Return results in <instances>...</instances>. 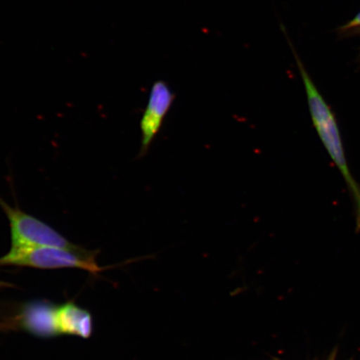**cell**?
Listing matches in <instances>:
<instances>
[{
	"mask_svg": "<svg viewBox=\"0 0 360 360\" xmlns=\"http://www.w3.org/2000/svg\"><path fill=\"white\" fill-rule=\"evenodd\" d=\"M292 56H295L297 66L302 78L306 97L309 105L310 116H311L314 127L319 139L330 155L333 163L339 169L347 186L351 199L354 204L355 219V231L360 232V184L353 177L346 159L343 141L338 124L335 115L330 105L319 92L316 85L310 77L307 70L301 61L298 53L296 52L290 39L285 34Z\"/></svg>",
	"mask_w": 360,
	"mask_h": 360,
	"instance_id": "obj_1",
	"label": "cell"
},
{
	"mask_svg": "<svg viewBox=\"0 0 360 360\" xmlns=\"http://www.w3.org/2000/svg\"><path fill=\"white\" fill-rule=\"evenodd\" d=\"M96 252L72 250L58 247L11 248L0 258V266L30 267L40 269H79L92 274L101 273L102 268L96 262Z\"/></svg>",
	"mask_w": 360,
	"mask_h": 360,
	"instance_id": "obj_2",
	"label": "cell"
},
{
	"mask_svg": "<svg viewBox=\"0 0 360 360\" xmlns=\"http://www.w3.org/2000/svg\"><path fill=\"white\" fill-rule=\"evenodd\" d=\"M0 206L10 222L11 248L45 246L72 250L83 249V247L71 243L49 224L25 213L19 207H12L1 198Z\"/></svg>",
	"mask_w": 360,
	"mask_h": 360,
	"instance_id": "obj_3",
	"label": "cell"
},
{
	"mask_svg": "<svg viewBox=\"0 0 360 360\" xmlns=\"http://www.w3.org/2000/svg\"><path fill=\"white\" fill-rule=\"evenodd\" d=\"M175 94L169 84L158 80L153 84L145 112L141 120V146L139 157L145 156L159 134L174 102Z\"/></svg>",
	"mask_w": 360,
	"mask_h": 360,
	"instance_id": "obj_4",
	"label": "cell"
},
{
	"mask_svg": "<svg viewBox=\"0 0 360 360\" xmlns=\"http://www.w3.org/2000/svg\"><path fill=\"white\" fill-rule=\"evenodd\" d=\"M58 306L43 300L22 306L17 321L22 330L39 338L60 335L57 326Z\"/></svg>",
	"mask_w": 360,
	"mask_h": 360,
	"instance_id": "obj_5",
	"label": "cell"
},
{
	"mask_svg": "<svg viewBox=\"0 0 360 360\" xmlns=\"http://www.w3.org/2000/svg\"><path fill=\"white\" fill-rule=\"evenodd\" d=\"M57 326L60 335H75L88 339L93 333L92 315L74 303L58 305Z\"/></svg>",
	"mask_w": 360,
	"mask_h": 360,
	"instance_id": "obj_6",
	"label": "cell"
},
{
	"mask_svg": "<svg viewBox=\"0 0 360 360\" xmlns=\"http://www.w3.org/2000/svg\"><path fill=\"white\" fill-rule=\"evenodd\" d=\"M360 29V12L355 15L352 20H350L348 22L342 26V30H352Z\"/></svg>",
	"mask_w": 360,
	"mask_h": 360,
	"instance_id": "obj_7",
	"label": "cell"
}]
</instances>
